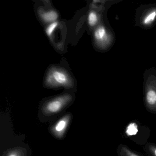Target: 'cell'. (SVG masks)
<instances>
[{
  "instance_id": "cell-2",
  "label": "cell",
  "mask_w": 156,
  "mask_h": 156,
  "mask_svg": "<svg viewBox=\"0 0 156 156\" xmlns=\"http://www.w3.org/2000/svg\"><path fill=\"white\" fill-rule=\"evenodd\" d=\"M72 99L69 94H65L55 98L46 103L43 107V111L46 115H51L60 112Z\"/></svg>"
},
{
  "instance_id": "cell-5",
  "label": "cell",
  "mask_w": 156,
  "mask_h": 156,
  "mask_svg": "<svg viewBox=\"0 0 156 156\" xmlns=\"http://www.w3.org/2000/svg\"><path fill=\"white\" fill-rule=\"evenodd\" d=\"M156 8H151L148 11L145 12V14L141 18V24L143 26H151L156 21Z\"/></svg>"
},
{
  "instance_id": "cell-6",
  "label": "cell",
  "mask_w": 156,
  "mask_h": 156,
  "mask_svg": "<svg viewBox=\"0 0 156 156\" xmlns=\"http://www.w3.org/2000/svg\"><path fill=\"white\" fill-rule=\"evenodd\" d=\"M41 18L46 23H53L58 19V14L55 11L41 12L40 13Z\"/></svg>"
},
{
  "instance_id": "cell-4",
  "label": "cell",
  "mask_w": 156,
  "mask_h": 156,
  "mask_svg": "<svg viewBox=\"0 0 156 156\" xmlns=\"http://www.w3.org/2000/svg\"><path fill=\"white\" fill-rule=\"evenodd\" d=\"M71 115L70 114L66 115L60 119L52 129V131L56 137L61 138L63 136L66 128L69 124Z\"/></svg>"
},
{
  "instance_id": "cell-8",
  "label": "cell",
  "mask_w": 156,
  "mask_h": 156,
  "mask_svg": "<svg viewBox=\"0 0 156 156\" xmlns=\"http://www.w3.org/2000/svg\"><path fill=\"white\" fill-rule=\"evenodd\" d=\"M6 156H26V151L23 148H16L9 151Z\"/></svg>"
},
{
  "instance_id": "cell-10",
  "label": "cell",
  "mask_w": 156,
  "mask_h": 156,
  "mask_svg": "<svg viewBox=\"0 0 156 156\" xmlns=\"http://www.w3.org/2000/svg\"><path fill=\"white\" fill-rule=\"evenodd\" d=\"M58 25V22H54L51 23L46 29V33L49 37H51L54 31Z\"/></svg>"
},
{
  "instance_id": "cell-9",
  "label": "cell",
  "mask_w": 156,
  "mask_h": 156,
  "mask_svg": "<svg viewBox=\"0 0 156 156\" xmlns=\"http://www.w3.org/2000/svg\"><path fill=\"white\" fill-rule=\"evenodd\" d=\"M88 24L91 27H94L96 25L98 22V18L96 12L91 11L89 12L87 18Z\"/></svg>"
},
{
  "instance_id": "cell-13",
  "label": "cell",
  "mask_w": 156,
  "mask_h": 156,
  "mask_svg": "<svg viewBox=\"0 0 156 156\" xmlns=\"http://www.w3.org/2000/svg\"><path fill=\"white\" fill-rule=\"evenodd\" d=\"M153 151L154 155H155V156H156V148H154V149H153Z\"/></svg>"
},
{
  "instance_id": "cell-12",
  "label": "cell",
  "mask_w": 156,
  "mask_h": 156,
  "mask_svg": "<svg viewBox=\"0 0 156 156\" xmlns=\"http://www.w3.org/2000/svg\"><path fill=\"white\" fill-rule=\"evenodd\" d=\"M120 155L121 156H139L124 146L120 149Z\"/></svg>"
},
{
  "instance_id": "cell-7",
  "label": "cell",
  "mask_w": 156,
  "mask_h": 156,
  "mask_svg": "<svg viewBox=\"0 0 156 156\" xmlns=\"http://www.w3.org/2000/svg\"><path fill=\"white\" fill-rule=\"evenodd\" d=\"M146 99L149 105H155L156 103V91L153 89H149L146 93Z\"/></svg>"
},
{
  "instance_id": "cell-3",
  "label": "cell",
  "mask_w": 156,
  "mask_h": 156,
  "mask_svg": "<svg viewBox=\"0 0 156 156\" xmlns=\"http://www.w3.org/2000/svg\"><path fill=\"white\" fill-rule=\"evenodd\" d=\"M94 38L96 43L102 47L107 46L110 41L107 30L104 26H99L96 29L94 32Z\"/></svg>"
},
{
  "instance_id": "cell-1",
  "label": "cell",
  "mask_w": 156,
  "mask_h": 156,
  "mask_svg": "<svg viewBox=\"0 0 156 156\" xmlns=\"http://www.w3.org/2000/svg\"><path fill=\"white\" fill-rule=\"evenodd\" d=\"M45 84L50 87H71L73 85V82L65 71L59 68H54L50 70L47 74Z\"/></svg>"
},
{
  "instance_id": "cell-11",
  "label": "cell",
  "mask_w": 156,
  "mask_h": 156,
  "mask_svg": "<svg viewBox=\"0 0 156 156\" xmlns=\"http://www.w3.org/2000/svg\"><path fill=\"white\" fill-rule=\"evenodd\" d=\"M137 131V126L135 123H131L127 128L126 133L129 136L136 135Z\"/></svg>"
}]
</instances>
